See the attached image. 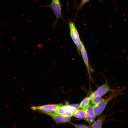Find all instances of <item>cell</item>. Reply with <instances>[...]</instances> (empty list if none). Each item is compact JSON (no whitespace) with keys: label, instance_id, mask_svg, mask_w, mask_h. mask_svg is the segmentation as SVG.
<instances>
[{"label":"cell","instance_id":"cell-1","mask_svg":"<svg viewBox=\"0 0 128 128\" xmlns=\"http://www.w3.org/2000/svg\"><path fill=\"white\" fill-rule=\"evenodd\" d=\"M125 88L115 90L111 92L109 96L104 100H102L98 103L93 105L94 113L96 116L101 114L105 109L108 103L112 100L117 96L124 93Z\"/></svg>","mask_w":128,"mask_h":128},{"label":"cell","instance_id":"cell-2","mask_svg":"<svg viewBox=\"0 0 128 128\" xmlns=\"http://www.w3.org/2000/svg\"><path fill=\"white\" fill-rule=\"evenodd\" d=\"M70 34L71 38L76 45L79 55L82 49V42L80 38L78 33L73 23L71 21H69Z\"/></svg>","mask_w":128,"mask_h":128},{"label":"cell","instance_id":"cell-3","mask_svg":"<svg viewBox=\"0 0 128 128\" xmlns=\"http://www.w3.org/2000/svg\"><path fill=\"white\" fill-rule=\"evenodd\" d=\"M53 11L55 16V21L53 24L54 27L57 23V19L61 18L63 19L61 14V5L59 0H52L50 4L48 6Z\"/></svg>","mask_w":128,"mask_h":128},{"label":"cell","instance_id":"cell-4","mask_svg":"<svg viewBox=\"0 0 128 128\" xmlns=\"http://www.w3.org/2000/svg\"><path fill=\"white\" fill-rule=\"evenodd\" d=\"M63 105V104L62 103L48 104L38 106H32L31 107V109L33 110H38L46 114L54 112Z\"/></svg>","mask_w":128,"mask_h":128},{"label":"cell","instance_id":"cell-5","mask_svg":"<svg viewBox=\"0 0 128 128\" xmlns=\"http://www.w3.org/2000/svg\"><path fill=\"white\" fill-rule=\"evenodd\" d=\"M82 109L84 110L85 112V116L84 119L91 124L95 121L96 116L93 111L92 104H89L86 107Z\"/></svg>","mask_w":128,"mask_h":128},{"label":"cell","instance_id":"cell-6","mask_svg":"<svg viewBox=\"0 0 128 128\" xmlns=\"http://www.w3.org/2000/svg\"><path fill=\"white\" fill-rule=\"evenodd\" d=\"M51 117L57 124L69 122L71 117L64 114H54L52 113L46 114Z\"/></svg>","mask_w":128,"mask_h":128},{"label":"cell","instance_id":"cell-7","mask_svg":"<svg viewBox=\"0 0 128 128\" xmlns=\"http://www.w3.org/2000/svg\"><path fill=\"white\" fill-rule=\"evenodd\" d=\"M114 90L111 89L107 81L106 80L104 83L99 87L92 94L102 96L107 93L111 92Z\"/></svg>","mask_w":128,"mask_h":128},{"label":"cell","instance_id":"cell-8","mask_svg":"<svg viewBox=\"0 0 128 128\" xmlns=\"http://www.w3.org/2000/svg\"><path fill=\"white\" fill-rule=\"evenodd\" d=\"M79 104L69 105L68 102H66L65 105L62 106L64 114L71 117L75 111L79 108Z\"/></svg>","mask_w":128,"mask_h":128},{"label":"cell","instance_id":"cell-9","mask_svg":"<svg viewBox=\"0 0 128 128\" xmlns=\"http://www.w3.org/2000/svg\"><path fill=\"white\" fill-rule=\"evenodd\" d=\"M81 52L83 60L86 66L89 76L90 78V72L92 69L90 66L87 53L82 42V49Z\"/></svg>","mask_w":128,"mask_h":128},{"label":"cell","instance_id":"cell-10","mask_svg":"<svg viewBox=\"0 0 128 128\" xmlns=\"http://www.w3.org/2000/svg\"><path fill=\"white\" fill-rule=\"evenodd\" d=\"M107 116L103 115L99 117L90 126V128H102L103 123Z\"/></svg>","mask_w":128,"mask_h":128},{"label":"cell","instance_id":"cell-11","mask_svg":"<svg viewBox=\"0 0 128 128\" xmlns=\"http://www.w3.org/2000/svg\"><path fill=\"white\" fill-rule=\"evenodd\" d=\"M90 101L93 105L96 104L100 102L102 100V96L91 94L89 96Z\"/></svg>","mask_w":128,"mask_h":128},{"label":"cell","instance_id":"cell-12","mask_svg":"<svg viewBox=\"0 0 128 128\" xmlns=\"http://www.w3.org/2000/svg\"><path fill=\"white\" fill-rule=\"evenodd\" d=\"M73 116L74 117L77 118L84 119L85 116V111L82 109H78L75 111Z\"/></svg>","mask_w":128,"mask_h":128},{"label":"cell","instance_id":"cell-13","mask_svg":"<svg viewBox=\"0 0 128 128\" xmlns=\"http://www.w3.org/2000/svg\"><path fill=\"white\" fill-rule=\"evenodd\" d=\"M90 101L89 96L86 97L79 104V108L82 109L85 108L89 104Z\"/></svg>","mask_w":128,"mask_h":128},{"label":"cell","instance_id":"cell-14","mask_svg":"<svg viewBox=\"0 0 128 128\" xmlns=\"http://www.w3.org/2000/svg\"><path fill=\"white\" fill-rule=\"evenodd\" d=\"M70 124L76 128H90V126L83 124H75L70 122Z\"/></svg>","mask_w":128,"mask_h":128},{"label":"cell","instance_id":"cell-15","mask_svg":"<svg viewBox=\"0 0 128 128\" xmlns=\"http://www.w3.org/2000/svg\"><path fill=\"white\" fill-rule=\"evenodd\" d=\"M90 0H82L80 4L78 7V9H80L85 4L87 3Z\"/></svg>","mask_w":128,"mask_h":128}]
</instances>
